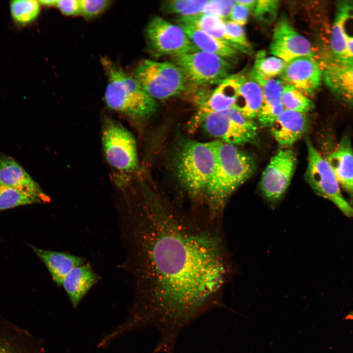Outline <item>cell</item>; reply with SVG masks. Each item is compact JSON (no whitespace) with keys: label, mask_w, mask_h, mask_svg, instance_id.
Instances as JSON below:
<instances>
[{"label":"cell","mask_w":353,"mask_h":353,"mask_svg":"<svg viewBox=\"0 0 353 353\" xmlns=\"http://www.w3.org/2000/svg\"><path fill=\"white\" fill-rule=\"evenodd\" d=\"M101 63L107 78L104 100L109 108L133 118H147L156 111L155 100L134 78L106 56Z\"/></svg>","instance_id":"3"},{"label":"cell","mask_w":353,"mask_h":353,"mask_svg":"<svg viewBox=\"0 0 353 353\" xmlns=\"http://www.w3.org/2000/svg\"><path fill=\"white\" fill-rule=\"evenodd\" d=\"M0 184L16 187L40 188L16 160L3 153L0 154Z\"/></svg>","instance_id":"26"},{"label":"cell","mask_w":353,"mask_h":353,"mask_svg":"<svg viewBox=\"0 0 353 353\" xmlns=\"http://www.w3.org/2000/svg\"><path fill=\"white\" fill-rule=\"evenodd\" d=\"M100 279L89 264L74 268L64 278L62 285L71 303L76 307L81 299Z\"/></svg>","instance_id":"20"},{"label":"cell","mask_w":353,"mask_h":353,"mask_svg":"<svg viewBox=\"0 0 353 353\" xmlns=\"http://www.w3.org/2000/svg\"><path fill=\"white\" fill-rule=\"evenodd\" d=\"M326 159L353 207V150L349 136H343Z\"/></svg>","instance_id":"18"},{"label":"cell","mask_w":353,"mask_h":353,"mask_svg":"<svg viewBox=\"0 0 353 353\" xmlns=\"http://www.w3.org/2000/svg\"><path fill=\"white\" fill-rule=\"evenodd\" d=\"M308 119L304 113L284 109L270 126L272 135L282 146L295 143L308 129Z\"/></svg>","instance_id":"19"},{"label":"cell","mask_w":353,"mask_h":353,"mask_svg":"<svg viewBox=\"0 0 353 353\" xmlns=\"http://www.w3.org/2000/svg\"><path fill=\"white\" fill-rule=\"evenodd\" d=\"M235 3V0H209L203 13L213 15L223 19L229 16Z\"/></svg>","instance_id":"35"},{"label":"cell","mask_w":353,"mask_h":353,"mask_svg":"<svg viewBox=\"0 0 353 353\" xmlns=\"http://www.w3.org/2000/svg\"><path fill=\"white\" fill-rule=\"evenodd\" d=\"M134 78L154 100H165L180 94L188 85L181 69L168 62L143 60L135 69Z\"/></svg>","instance_id":"5"},{"label":"cell","mask_w":353,"mask_h":353,"mask_svg":"<svg viewBox=\"0 0 353 353\" xmlns=\"http://www.w3.org/2000/svg\"><path fill=\"white\" fill-rule=\"evenodd\" d=\"M281 102L284 109L304 114L314 108V103L305 95L289 84L283 86Z\"/></svg>","instance_id":"29"},{"label":"cell","mask_w":353,"mask_h":353,"mask_svg":"<svg viewBox=\"0 0 353 353\" xmlns=\"http://www.w3.org/2000/svg\"><path fill=\"white\" fill-rule=\"evenodd\" d=\"M40 4L38 0H17L10 3L12 18L17 23L28 24L34 20L39 14Z\"/></svg>","instance_id":"31"},{"label":"cell","mask_w":353,"mask_h":353,"mask_svg":"<svg viewBox=\"0 0 353 353\" xmlns=\"http://www.w3.org/2000/svg\"><path fill=\"white\" fill-rule=\"evenodd\" d=\"M177 21L179 25L193 26L224 42L236 50L226 33L223 19L218 16L202 13L193 16L179 18Z\"/></svg>","instance_id":"27"},{"label":"cell","mask_w":353,"mask_h":353,"mask_svg":"<svg viewBox=\"0 0 353 353\" xmlns=\"http://www.w3.org/2000/svg\"><path fill=\"white\" fill-rule=\"evenodd\" d=\"M57 0H39L40 5L48 7L56 6Z\"/></svg>","instance_id":"39"},{"label":"cell","mask_w":353,"mask_h":353,"mask_svg":"<svg viewBox=\"0 0 353 353\" xmlns=\"http://www.w3.org/2000/svg\"><path fill=\"white\" fill-rule=\"evenodd\" d=\"M37 255L48 269L52 279L61 286L65 277L75 267L84 264L85 260L81 257L64 252L38 248L31 245Z\"/></svg>","instance_id":"21"},{"label":"cell","mask_w":353,"mask_h":353,"mask_svg":"<svg viewBox=\"0 0 353 353\" xmlns=\"http://www.w3.org/2000/svg\"><path fill=\"white\" fill-rule=\"evenodd\" d=\"M41 188L8 186L0 184V211L46 200Z\"/></svg>","instance_id":"24"},{"label":"cell","mask_w":353,"mask_h":353,"mask_svg":"<svg viewBox=\"0 0 353 353\" xmlns=\"http://www.w3.org/2000/svg\"><path fill=\"white\" fill-rule=\"evenodd\" d=\"M273 35L270 53L285 62L301 56L314 57L310 42L298 32L285 18L277 21Z\"/></svg>","instance_id":"13"},{"label":"cell","mask_w":353,"mask_h":353,"mask_svg":"<svg viewBox=\"0 0 353 353\" xmlns=\"http://www.w3.org/2000/svg\"><path fill=\"white\" fill-rule=\"evenodd\" d=\"M348 319H353V311L351 312L349 316L347 317Z\"/></svg>","instance_id":"40"},{"label":"cell","mask_w":353,"mask_h":353,"mask_svg":"<svg viewBox=\"0 0 353 353\" xmlns=\"http://www.w3.org/2000/svg\"><path fill=\"white\" fill-rule=\"evenodd\" d=\"M305 178L313 191L333 204L347 217L353 218V207L343 197L339 184L328 163L307 137Z\"/></svg>","instance_id":"6"},{"label":"cell","mask_w":353,"mask_h":353,"mask_svg":"<svg viewBox=\"0 0 353 353\" xmlns=\"http://www.w3.org/2000/svg\"><path fill=\"white\" fill-rule=\"evenodd\" d=\"M133 218L136 298L125 325L129 331L153 328L157 345L173 349L192 322L227 308L221 296L228 266L219 224L149 198Z\"/></svg>","instance_id":"1"},{"label":"cell","mask_w":353,"mask_h":353,"mask_svg":"<svg viewBox=\"0 0 353 353\" xmlns=\"http://www.w3.org/2000/svg\"><path fill=\"white\" fill-rule=\"evenodd\" d=\"M296 157L294 151H279L270 159L259 183L261 192L273 206L279 202L288 189L294 173Z\"/></svg>","instance_id":"11"},{"label":"cell","mask_w":353,"mask_h":353,"mask_svg":"<svg viewBox=\"0 0 353 353\" xmlns=\"http://www.w3.org/2000/svg\"><path fill=\"white\" fill-rule=\"evenodd\" d=\"M251 10L248 7L236 3L229 15L231 21L243 25L248 20Z\"/></svg>","instance_id":"36"},{"label":"cell","mask_w":353,"mask_h":353,"mask_svg":"<svg viewBox=\"0 0 353 353\" xmlns=\"http://www.w3.org/2000/svg\"><path fill=\"white\" fill-rule=\"evenodd\" d=\"M193 44L199 50L216 54L224 58H231L237 50L224 42L193 26L179 25Z\"/></svg>","instance_id":"25"},{"label":"cell","mask_w":353,"mask_h":353,"mask_svg":"<svg viewBox=\"0 0 353 353\" xmlns=\"http://www.w3.org/2000/svg\"><path fill=\"white\" fill-rule=\"evenodd\" d=\"M110 1L107 0H81L80 14L87 19L101 15L108 7Z\"/></svg>","instance_id":"34"},{"label":"cell","mask_w":353,"mask_h":353,"mask_svg":"<svg viewBox=\"0 0 353 353\" xmlns=\"http://www.w3.org/2000/svg\"><path fill=\"white\" fill-rule=\"evenodd\" d=\"M320 64L325 82L339 100L353 106V63L338 62L331 57Z\"/></svg>","instance_id":"15"},{"label":"cell","mask_w":353,"mask_h":353,"mask_svg":"<svg viewBox=\"0 0 353 353\" xmlns=\"http://www.w3.org/2000/svg\"><path fill=\"white\" fill-rule=\"evenodd\" d=\"M241 76V75L229 76L218 84L209 98L201 104L191 120L192 128L202 124L208 114L233 107Z\"/></svg>","instance_id":"16"},{"label":"cell","mask_w":353,"mask_h":353,"mask_svg":"<svg viewBox=\"0 0 353 353\" xmlns=\"http://www.w3.org/2000/svg\"><path fill=\"white\" fill-rule=\"evenodd\" d=\"M56 7L60 12L67 16H75L80 14L79 0H57Z\"/></svg>","instance_id":"37"},{"label":"cell","mask_w":353,"mask_h":353,"mask_svg":"<svg viewBox=\"0 0 353 353\" xmlns=\"http://www.w3.org/2000/svg\"><path fill=\"white\" fill-rule=\"evenodd\" d=\"M279 1L276 0H256L254 7V14L259 21L269 23L277 16Z\"/></svg>","instance_id":"33"},{"label":"cell","mask_w":353,"mask_h":353,"mask_svg":"<svg viewBox=\"0 0 353 353\" xmlns=\"http://www.w3.org/2000/svg\"><path fill=\"white\" fill-rule=\"evenodd\" d=\"M255 166L250 154L219 141L216 164L204 194L210 221L219 223L228 199L252 175Z\"/></svg>","instance_id":"2"},{"label":"cell","mask_w":353,"mask_h":353,"mask_svg":"<svg viewBox=\"0 0 353 353\" xmlns=\"http://www.w3.org/2000/svg\"><path fill=\"white\" fill-rule=\"evenodd\" d=\"M322 76L320 64L314 57L301 56L286 62L280 78L306 96H311L320 85Z\"/></svg>","instance_id":"14"},{"label":"cell","mask_w":353,"mask_h":353,"mask_svg":"<svg viewBox=\"0 0 353 353\" xmlns=\"http://www.w3.org/2000/svg\"><path fill=\"white\" fill-rule=\"evenodd\" d=\"M286 62L276 56H268L265 50H259L255 56L250 77L258 83L280 75Z\"/></svg>","instance_id":"28"},{"label":"cell","mask_w":353,"mask_h":353,"mask_svg":"<svg viewBox=\"0 0 353 353\" xmlns=\"http://www.w3.org/2000/svg\"><path fill=\"white\" fill-rule=\"evenodd\" d=\"M329 47L334 60L353 63V0H340L336 4Z\"/></svg>","instance_id":"12"},{"label":"cell","mask_w":353,"mask_h":353,"mask_svg":"<svg viewBox=\"0 0 353 353\" xmlns=\"http://www.w3.org/2000/svg\"><path fill=\"white\" fill-rule=\"evenodd\" d=\"M256 0H235L236 3L247 6L251 9L254 8Z\"/></svg>","instance_id":"38"},{"label":"cell","mask_w":353,"mask_h":353,"mask_svg":"<svg viewBox=\"0 0 353 353\" xmlns=\"http://www.w3.org/2000/svg\"><path fill=\"white\" fill-rule=\"evenodd\" d=\"M210 136L224 143L241 145L254 144L258 139L257 126L232 107L208 114L202 123Z\"/></svg>","instance_id":"7"},{"label":"cell","mask_w":353,"mask_h":353,"mask_svg":"<svg viewBox=\"0 0 353 353\" xmlns=\"http://www.w3.org/2000/svg\"><path fill=\"white\" fill-rule=\"evenodd\" d=\"M219 142L188 140L178 149L175 163L176 175L193 198L204 196L216 164Z\"/></svg>","instance_id":"4"},{"label":"cell","mask_w":353,"mask_h":353,"mask_svg":"<svg viewBox=\"0 0 353 353\" xmlns=\"http://www.w3.org/2000/svg\"><path fill=\"white\" fill-rule=\"evenodd\" d=\"M224 26L228 37L237 50L246 53L251 51V46L241 25L227 21H224Z\"/></svg>","instance_id":"32"},{"label":"cell","mask_w":353,"mask_h":353,"mask_svg":"<svg viewBox=\"0 0 353 353\" xmlns=\"http://www.w3.org/2000/svg\"><path fill=\"white\" fill-rule=\"evenodd\" d=\"M208 0H173L164 1L163 11L168 14L178 15L179 18L197 15L203 13Z\"/></svg>","instance_id":"30"},{"label":"cell","mask_w":353,"mask_h":353,"mask_svg":"<svg viewBox=\"0 0 353 353\" xmlns=\"http://www.w3.org/2000/svg\"><path fill=\"white\" fill-rule=\"evenodd\" d=\"M188 84L194 86L219 84L229 76L232 66L216 54L198 50L172 56Z\"/></svg>","instance_id":"8"},{"label":"cell","mask_w":353,"mask_h":353,"mask_svg":"<svg viewBox=\"0 0 353 353\" xmlns=\"http://www.w3.org/2000/svg\"><path fill=\"white\" fill-rule=\"evenodd\" d=\"M101 137L105 158L111 166L126 172L137 169L135 140L127 129L118 122L108 119L103 125Z\"/></svg>","instance_id":"9"},{"label":"cell","mask_w":353,"mask_h":353,"mask_svg":"<svg viewBox=\"0 0 353 353\" xmlns=\"http://www.w3.org/2000/svg\"><path fill=\"white\" fill-rule=\"evenodd\" d=\"M146 34L150 51L156 56H174L199 50L181 26L157 16L149 22Z\"/></svg>","instance_id":"10"},{"label":"cell","mask_w":353,"mask_h":353,"mask_svg":"<svg viewBox=\"0 0 353 353\" xmlns=\"http://www.w3.org/2000/svg\"><path fill=\"white\" fill-rule=\"evenodd\" d=\"M259 84L262 90V102L257 118L262 126L270 127L284 110L281 102L283 82L271 78Z\"/></svg>","instance_id":"22"},{"label":"cell","mask_w":353,"mask_h":353,"mask_svg":"<svg viewBox=\"0 0 353 353\" xmlns=\"http://www.w3.org/2000/svg\"><path fill=\"white\" fill-rule=\"evenodd\" d=\"M262 102L260 85L251 77L242 75L233 108L246 118L252 120L258 114Z\"/></svg>","instance_id":"23"},{"label":"cell","mask_w":353,"mask_h":353,"mask_svg":"<svg viewBox=\"0 0 353 353\" xmlns=\"http://www.w3.org/2000/svg\"><path fill=\"white\" fill-rule=\"evenodd\" d=\"M0 353H43L40 340L0 315Z\"/></svg>","instance_id":"17"}]
</instances>
